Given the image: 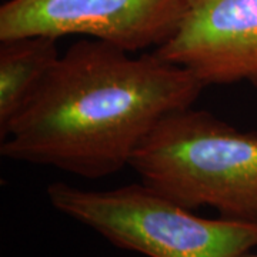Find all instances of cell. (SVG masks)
I'll use <instances>...</instances> for the list:
<instances>
[{
  "instance_id": "obj_4",
  "label": "cell",
  "mask_w": 257,
  "mask_h": 257,
  "mask_svg": "<svg viewBox=\"0 0 257 257\" xmlns=\"http://www.w3.org/2000/svg\"><path fill=\"white\" fill-rule=\"evenodd\" d=\"M184 9L186 0H8L0 40L79 35L136 53L173 36Z\"/></svg>"
},
{
  "instance_id": "obj_7",
  "label": "cell",
  "mask_w": 257,
  "mask_h": 257,
  "mask_svg": "<svg viewBox=\"0 0 257 257\" xmlns=\"http://www.w3.org/2000/svg\"><path fill=\"white\" fill-rule=\"evenodd\" d=\"M243 257H257V254H250V253H247L246 256H243Z\"/></svg>"
},
{
  "instance_id": "obj_1",
  "label": "cell",
  "mask_w": 257,
  "mask_h": 257,
  "mask_svg": "<svg viewBox=\"0 0 257 257\" xmlns=\"http://www.w3.org/2000/svg\"><path fill=\"white\" fill-rule=\"evenodd\" d=\"M203 89L190 72L155 52L132 57L82 39L0 128V155L84 179L107 177L130 166L160 120L192 107Z\"/></svg>"
},
{
  "instance_id": "obj_2",
  "label": "cell",
  "mask_w": 257,
  "mask_h": 257,
  "mask_svg": "<svg viewBox=\"0 0 257 257\" xmlns=\"http://www.w3.org/2000/svg\"><path fill=\"white\" fill-rule=\"evenodd\" d=\"M130 167L186 209L209 206L223 219L257 221V132L186 107L160 120Z\"/></svg>"
},
{
  "instance_id": "obj_6",
  "label": "cell",
  "mask_w": 257,
  "mask_h": 257,
  "mask_svg": "<svg viewBox=\"0 0 257 257\" xmlns=\"http://www.w3.org/2000/svg\"><path fill=\"white\" fill-rule=\"evenodd\" d=\"M59 57L57 39L53 37L0 40V128L23 109Z\"/></svg>"
},
{
  "instance_id": "obj_3",
  "label": "cell",
  "mask_w": 257,
  "mask_h": 257,
  "mask_svg": "<svg viewBox=\"0 0 257 257\" xmlns=\"http://www.w3.org/2000/svg\"><path fill=\"white\" fill-rule=\"evenodd\" d=\"M46 193L62 214L147 257H243L257 247V221L200 217L143 182L110 190L56 182Z\"/></svg>"
},
{
  "instance_id": "obj_5",
  "label": "cell",
  "mask_w": 257,
  "mask_h": 257,
  "mask_svg": "<svg viewBox=\"0 0 257 257\" xmlns=\"http://www.w3.org/2000/svg\"><path fill=\"white\" fill-rule=\"evenodd\" d=\"M203 86H257V0H186L179 26L155 49Z\"/></svg>"
}]
</instances>
